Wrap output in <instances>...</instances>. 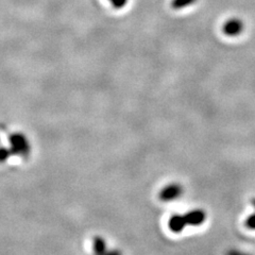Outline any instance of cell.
Instances as JSON below:
<instances>
[{
	"mask_svg": "<svg viewBox=\"0 0 255 255\" xmlns=\"http://www.w3.org/2000/svg\"><path fill=\"white\" fill-rule=\"evenodd\" d=\"M244 29H245L244 22L239 18H231L223 23V27H222L223 33H225L227 36H231V37L241 35Z\"/></svg>",
	"mask_w": 255,
	"mask_h": 255,
	"instance_id": "obj_1",
	"label": "cell"
},
{
	"mask_svg": "<svg viewBox=\"0 0 255 255\" xmlns=\"http://www.w3.org/2000/svg\"><path fill=\"white\" fill-rule=\"evenodd\" d=\"M229 255H246V254L241 253V252H231Z\"/></svg>",
	"mask_w": 255,
	"mask_h": 255,
	"instance_id": "obj_5",
	"label": "cell"
},
{
	"mask_svg": "<svg viewBox=\"0 0 255 255\" xmlns=\"http://www.w3.org/2000/svg\"><path fill=\"white\" fill-rule=\"evenodd\" d=\"M178 187L177 186H171L170 188H166L165 190H164V193H163V196L165 197V198H167V199H173V198H175L177 197V195H178Z\"/></svg>",
	"mask_w": 255,
	"mask_h": 255,
	"instance_id": "obj_4",
	"label": "cell"
},
{
	"mask_svg": "<svg viewBox=\"0 0 255 255\" xmlns=\"http://www.w3.org/2000/svg\"><path fill=\"white\" fill-rule=\"evenodd\" d=\"M197 2V0H172L171 7L173 10H183L184 7L190 6Z\"/></svg>",
	"mask_w": 255,
	"mask_h": 255,
	"instance_id": "obj_2",
	"label": "cell"
},
{
	"mask_svg": "<svg viewBox=\"0 0 255 255\" xmlns=\"http://www.w3.org/2000/svg\"><path fill=\"white\" fill-rule=\"evenodd\" d=\"M108 1L115 10H122L128 4L129 0H108Z\"/></svg>",
	"mask_w": 255,
	"mask_h": 255,
	"instance_id": "obj_3",
	"label": "cell"
}]
</instances>
